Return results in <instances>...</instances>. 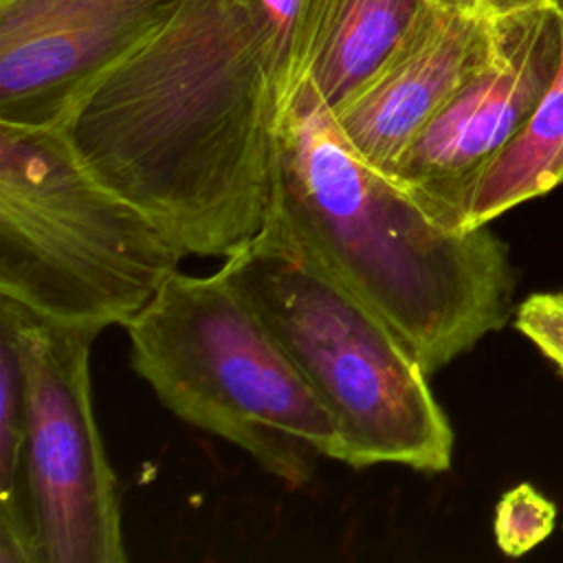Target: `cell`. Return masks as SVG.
Instances as JSON below:
<instances>
[{"label":"cell","instance_id":"6da1fadb","mask_svg":"<svg viewBox=\"0 0 563 563\" xmlns=\"http://www.w3.org/2000/svg\"><path fill=\"white\" fill-rule=\"evenodd\" d=\"M292 97L242 0H187L59 128L183 255L224 260L268 218Z\"/></svg>","mask_w":563,"mask_h":563},{"label":"cell","instance_id":"7a4b0ae2","mask_svg":"<svg viewBox=\"0 0 563 563\" xmlns=\"http://www.w3.org/2000/svg\"><path fill=\"white\" fill-rule=\"evenodd\" d=\"M372 306L431 376L501 330L515 268L484 227L451 229L363 158L306 79L277 145L268 218Z\"/></svg>","mask_w":563,"mask_h":563},{"label":"cell","instance_id":"3957f363","mask_svg":"<svg viewBox=\"0 0 563 563\" xmlns=\"http://www.w3.org/2000/svg\"><path fill=\"white\" fill-rule=\"evenodd\" d=\"M321 400L352 468L444 473L455 433L398 332L299 240L266 220L218 268Z\"/></svg>","mask_w":563,"mask_h":563},{"label":"cell","instance_id":"277c9868","mask_svg":"<svg viewBox=\"0 0 563 563\" xmlns=\"http://www.w3.org/2000/svg\"><path fill=\"white\" fill-rule=\"evenodd\" d=\"M185 255L59 125L0 123V297L42 321L128 325Z\"/></svg>","mask_w":563,"mask_h":563},{"label":"cell","instance_id":"5b68a950","mask_svg":"<svg viewBox=\"0 0 563 563\" xmlns=\"http://www.w3.org/2000/svg\"><path fill=\"white\" fill-rule=\"evenodd\" d=\"M130 363L183 422L249 453L290 488L343 457L339 427L227 277L172 273L125 325Z\"/></svg>","mask_w":563,"mask_h":563},{"label":"cell","instance_id":"8992f818","mask_svg":"<svg viewBox=\"0 0 563 563\" xmlns=\"http://www.w3.org/2000/svg\"><path fill=\"white\" fill-rule=\"evenodd\" d=\"M13 325L26 394L24 471L42 563H123L121 497L97 427L90 343L0 297Z\"/></svg>","mask_w":563,"mask_h":563},{"label":"cell","instance_id":"52a82bcc","mask_svg":"<svg viewBox=\"0 0 563 563\" xmlns=\"http://www.w3.org/2000/svg\"><path fill=\"white\" fill-rule=\"evenodd\" d=\"M563 57V18L554 2L497 13L490 57L444 101L387 176L433 218L464 229L473 183L523 128Z\"/></svg>","mask_w":563,"mask_h":563},{"label":"cell","instance_id":"ba28073f","mask_svg":"<svg viewBox=\"0 0 563 563\" xmlns=\"http://www.w3.org/2000/svg\"><path fill=\"white\" fill-rule=\"evenodd\" d=\"M187 0H0V123L59 125Z\"/></svg>","mask_w":563,"mask_h":563},{"label":"cell","instance_id":"9c48e42d","mask_svg":"<svg viewBox=\"0 0 563 563\" xmlns=\"http://www.w3.org/2000/svg\"><path fill=\"white\" fill-rule=\"evenodd\" d=\"M497 15L429 0L383 66L334 114L354 150L389 174L444 101L490 57Z\"/></svg>","mask_w":563,"mask_h":563},{"label":"cell","instance_id":"30bf717a","mask_svg":"<svg viewBox=\"0 0 563 563\" xmlns=\"http://www.w3.org/2000/svg\"><path fill=\"white\" fill-rule=\"evenodd\" d=\"M429 0H325L308 70L336 112L383 66Z\"/></svg>","mask_w":563,"mask_h":563},{"label":"cell","instance_id":"8fae6325","mask_svg":"<svg viewBox=\"0 0 563 563\" xmlns=\"http://www.w3.org/2000/svg\"><path fill=\"white\" fill-rule=\"evenodd\" d=\"M563 18V0H552ZM563 185V57L548 92L477 176L466 198L462 227L490 224L506 211Z\"/></svg>","mask_w":563,"mask_h":563},{"label":"cell","instance_id":"7c38bea8","mask_svg":"<svg viewBox=\"0 0 563 563\" xmlns=\"http://www.w3.org/2000/svg\"><path fill=\"white\" fill-rule=\"evenodd\" d=\"M26 394L13 325L0 314V563H42L24 471Z\"/></svg>","mask_w":563,"mask_h":563},{"label":"cell","instance_id":"4fadbf2b","mask_svg":"<svg viewBox=\"0 0 563 563\" xmlns=\"http://www.w3.org/2000/svg\"><path fill=\"white\" fill-rule=\"evenodd\" d=\"M556 526V506L532 484L508 488L493 517V534L497 548L506 556H523L541 545Z\"/></svg>","mask_w":563,"mask_h":563},{"label":"cell","instance_id":"5bb4252c","mask_svg":"<svg viewBox=\"0 0 563 563\" xmlns=\"http://www.w3.org/2000/svg\"><path fill=\"white\" fill-rule=\"evenodd\" d=\"M512 323L563 376V290L530 292L515 308Z\"/></svg>","mask_w":563,"mask_h":563},{"label":"cell","instance_id":"9a60e30c","mask_svg":"<svg viewBox=\"0 0 563 563\" xmlns=\"http://www.w3.org/2000/svg\"><path fill=\"white\" fill-rule=\"evenodd\" d=\"M550 2L552 0H488V7L497 15V13H510V11L541 7V4H550Z\"/></svg>","mask_w":563,"mask_h":563},{"label":"cell","instance_id":"2e32d148","mask_svg":"<svg viewBox=\"0 0 563 563\" xmlns=\"http://www.w3.org/2000/svg\"><path fill=\"white\" fill-rule=\"evenodd\" d=\"M444 7H451V9H460V11H466V13H479V15H495L488 7V0H435Z\"/></svg>","mask_w":563,"mask_h":563}]
</instances>
